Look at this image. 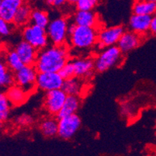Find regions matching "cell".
Here are the masks:
<instances>
[{"label":"cell","instance_id":"6da1fadb","mask_svg":"<svg viewBox=\"0 0 156 156\" xmlns=\"http://www.w3.org/2000/svg\"><path fill=\"white\" fill-rule=\"evenodd\" d=\"M70 58L71 51L68 44L48 45L39 51L34 66L38 72H58Z\"/></svg>","mask_w":156,"mask_h":156},{"label":"cell","instance_id":"7a4b0ae2","mask_svg":"<svg viewBox=\"0 0 156 156\" xmlns=\"http://www.w3.org/2000/svg\"><path fill=\"white\" fill-rule=\"evenodd\" d=\"M98 32L96 27L77 26L69 21L68 44L70 51L85 52L91 50L97 44Z\"/></svg>","mask_w":156,"mask_h":156},{"label":"cell","instance_id":"3957f363","mask_svg":"<svg viewBox=\"0 0 156 156\" xmlns=\"http://www.w3.org/2000/svg\"><path fill=\"white\" fill-rule=\"evenodd\" d=\"M124 53L117 45L103 48L95 58V70L104 72L113 67L121 65L124 61Z\"/></svg>","mask_w":156,"mask_h":156},{"label":"cell","instance_id":"277c9868","mask_svg":"<svg viewBox=\"0 0 156 156\" xmlns=\"http://www.w3.org/2000/svg\"><path fill=\"white\" fill-rule=\"evenodd\" d=\"M69 21L65 17H58L50 21L46 27L48 40L51 44L62 45L68 44Z\"/></svg>","mask_w":156,"mask_h":156},{"label":"cell","instance_id":"5b68a950","mask_svg":"<svg viewBox=\"0 0 156 156\" xmlns=\"http://www.w3.org/2000/svg\"><path fill=\"white\" fill-rule=\"evenodd\" d=\"M23 28V39L33 45L38 51L41 50L49 45L50 42L48 40L46 28L32 23L27 24Z\"/></svg>","mask_w":156,"mask_h":156},{"label":"cell","instance_id":"8992f818","mask_svg":"<svg viewBox=\"0 0 156 156\" xmlns=\"http://www.w3.org/2000/svg\"><path fill=\"white\" fill-rule=\"evenodd\" d=\"M38 72L34 65H24L14 73L15 84L20 86L29 95L34 93L37 89V78Z\"/></svg>","mask_w":156,"mask_h":156},{"label":"cell","instance_id":"52a82bcc","mask_svg":"<svg viewBox=\"0 0 156 156\" xmlns=\"http://www.w3.org/2000/svg\"><path fill=\"white\" fill-rule=\"evenodd\" d=\"M67 96L68 95L62 89L47 92L44 100V108L49 115L57 117Z\"/></svg>","mask_w":156,"mask_h":156},{"label":"cell","instance_id":"ba28073f","mask_svg":"<svg viewBox=\"0 0 156 156\" xmlns=\"http://www.w3.org/2000/svg\"><path fill=\"white\" fill-rule=\"evenodd\" d=\"M81 124L80 117L76 113L59 118L58 136L63 140H70L79 130Z\"/></svg>","mask_w":156,"mask_h":156},{"label":"cell","instance_id":"9c48e42d","mask_svg":"<svg viewBox=\"0 0 156 156\" xmlns=\"http://www.w3.org/2000/svg\"><path fill=\"white\" fill-rule=\"evenodd\" d=\"M126 30L123 26H113L104 28L98 32V41L96 46L100 49L117 45L119 40Z\"/></svg>","mask_w":156,"mask_h":156},{"label":"cell","instance_id":"30bf717a","mask_svg":"<svg viewBox=\"0 0 156 156\" xmlns=\"http://www.w3.org/2000/svg\"><path fill=\"white\" fill-rule=\"evenodd\" d=\"M65 79L59 72H38L37 78V87L41 91L49 92L55 89H62Z\"/></svg>","mask_w":156,"mask_h":156},{"label":"cell","instance_id":"8fae6325","mask_svg":"<svg viewBox=\"0 0 156 156\" xmlns=\"http://www.w3.org/2000/svg\"><path fill=\"white\" fill-rule=\"evenodd\" d=\"M72 61L74 65L75 76L82 79L91 77L95 70V59L91 57H81Z\"/></svg>","mask_w":156,"mask_h":156},{"label":"cell","instance_id":"7c38bea8","mask_svg":"<svg viewBox=\"0 0 156 156\" xmlns=\"http://www.w3.org/2000/svg\"><path fill=\"white\" fill-rule=\"evenodd\" d=\"M142 41L143 35L128 30L124 33L117 45L123 53L127 54L138 48L142 43Z\"/></svg>","mask_w":156,"mask_h":156},{"label":"cell","instance_id":"4fadbf2b","mask_svg":"<svg viewBox=\"0 0 156 156\" xmlns=\"http://www.w3.org/2000/svg\"><path fill=\"white\" fill-rule=\"evenodd\" d=\"M15 51L25 65H34L37 58L39 51L34 47L27 42L26 41H21L16 44Z\"/></svg>","mask_w":156,"mask_h":156},{"label":"cell","instance_id":"5bb4252c","mask_svg":"<svg viewBox=\"0 0 156 156\" xmlns=\"http://www.w3.org/2000/svg\"><path fill=\"white\" fill-rule=\"evenodd\" d=\"M151 20V16L133 14L129 19V30L144 36L149 32Z\"/></svg>","mask_w":156,"mask_h":156},{"label":"cell","instance_id":"9a60e30c","mask_svg":"<svg viewBox=\"0 0 156 156\" xmlns=\"http://www.w3.org/2000/svg\"><path fill=\"white\" fill-rule=\"evenodd\" d=\"M25 3L24 0H2L0 6V17L12 23L20 7Z\"/></svg>","mask_w":156,"mask_h":156},{"label":"cell","instance_id":"2e32d148","mask_svg":"<svg viewBox=\"0 0 156 156\" xmlns=\"http://www.w3.org/2000/svg\"><path fill=\"white\" fill-rule=\"evenodd\" d=\"M72 22L77 26L96 27L98 23L97 15L93 10L77 9L72 16Z\"/></svg>","mask_w":156,"mask_h":156},{"label":"cell","instance_id":"e0dca14e","mask_svg":"<svg viewBox=\"0 0 156 156\" xmlns=\"http://www.w3.org/2000/svg\"><path fill=\"white\" fill-rule=\"evenodd\" d=\"M5 90V94L12 106H21L24 103H26L30 96V95L25 92V90L16 84L9 86Z\"/></svg>","mask_w":156,"mask_h":156},{"label":"cell","instance_id":"ac0fdd59","mask_svg":"<svg viewBox=\"0 0 156 156\" xmlns=\"http://www.w3.org/2000/svg\"><path fill=\"white\" fill-rule=\"evenodd\" d=\"M15 84L14 72L9 69L5 62V54L0 55V89H6Z\"/></svg>","mask_w":156,"mask_h":156},{"label":"cell","instance_id":"d6986e66","mask_svg":"<svg viewBox=\"0 0 156 156\" xmlns=\"http://www.w3.org/2000/svg\"><path fill=\"white\" fill-rule=\"evenodd\" d=\"M81 103L82 101H81V98L79 96L69 95L66 98L60 112L57 115L58 119L76 113V112L79 110V107H80Z\"/></svg>","mask_w":156,"mask_h":156},{"label":"cell","instance_id":"ffe728a7","mask_svg":"<svg viewBox=\"0 0 156 156\" xmlns=\"http://www.w3.org/2000/svg\"><path fill=\"white\" fill-rule=\"evenodd\" d=\"M39 129L45 137H54L58 134V119L54 116L43 119L40 123Z\"/></svg>","mask_w":156,"mask_h":156},{"label":"cell","instance_id":"44dd1931","mask_svg":"<svg viewBox=\"0 0 156 156\" xmlns=\"http://www.w3.org/2000/svg\"><path fill=\"white\" fill-rule=\"evenodd\" d=\"M133 14L151 16L156 13V2L149 0H135L132 5Z\"/></svg>","mask_w":156,"mask_h":156},{"label":"cell","instance_id":"7402d4cb","mask_svg":"<svg viewBox=\"0 0 156 156\" xmlns=\"http://www.w3.org/2000/svg\"><path fill=\"white\" fill-rule=\"evenodd\" d=\"M33 9H31L30 5L27 3H23L18 11L16 13L15 17H14L13 24L16 27H23L26 25L30 23V16L31 12Z\"/></svg>","mask_w":156,"mask_h":156},{"label":"cell","instance_id":"603a6c76","mask_svg":"<svg viewBox=\"0 0 156 156\" xmlns=\"http://www.w3.org/2000/svg\"><path fill=\"white\" fill-rule=\"evenodd\" d=\"M62 89L68 96L69 95L79 96L83 90V83L82 79L74 76V77L65 79Z\"/></svg>","mask_w":156,"mask_h":156},{"label":"cell","instance_id":"cb8c5ba5","mask_svg":"<svg viewBox=\"0 0 156 156\" xmlns=\"http://www.w3.org/2000/svg\"><path fill=\"white\" fill-rule=\"evenodd\" d=\"M5 62L9 69L14 73L22 69L25 65L15 49L9 51L5 53Z\"/></svg>","mask_w":156,"mask_h":156},{"label":"cell","instance_id":"d4e9b609","mask_svg":"<svg viewBox=\"0 0 156 156\" xmlns=\"http://www.w3.org/2000/svg\"><path fill=\"white\" fill-rule=\"evenodd\" d=\"M49 16L46 11L41 9H33L30 16V23L46 28L50 23Z\"/></svg>","mask_w":156,"mask_h":156},{"label":"cell","instance_id":"484cf974","mask_svg":"<svg viewBox=\"0 0 156 156\" xmlns=\"http://www.w3.org/2000/svg\"><path fill=\"white\" fill-rule=\"evenodd\" d=\"M12 104L9 102L5 93L0 91V120L6 121L9 117Z\"/></svg>","mask_w":156,"mask_h":156},{"label":"cell","instance_id":"4316f807","mask_svg":"<svg viewBox=\"0 0 156 156\" xmlns=\"http://www.w3.org/2000/svg\"><path fill=\"white\" fill-rule=\"evenodd\" d=\"M16 27L13 23L8 22L4 19L0 17V36L7 37L12 34Z\"/></svg>","mask_w":156,"mask_h":156},{"label":"cell","instance_id":"83f0119b","mask_svg":"<svg viewBox=\"0 0 156 156\" xmlns=\"http://www.w3.org/2000/svg\"><path fill=\"white\" fill-rule=\"evenodd\" d=\"M58 72L64 79H69V78L74 77L75 76V70H74V65L73 63H72V61L69 60L60 69Z\"/></svg>","mask_w":156,"mask_h":156},{"label":"cell","instance_id":"f1b7e54d","mask_svg":"<svg viewBox=\"0 0 156 156\" xmlns=\"http://www.w3.org/2000/svg\"><path fill=\"white\" fill-rule=\"evenodd\" d=\"M98 2L99 0H79L76 6V9L81 10H93Z\"/></svg>","mask_w":156,"mask_h":156},{"label":"cell","instance_id":"f546056e","mask_svg":"<svg viewBox=\"0 0 156 156\" xmlns=\"http://www.w3.org/2000/svg\"><path fill=\"white\" fill-rule=\"evenodd\" d=\"M17 124L20 126H30L33 124V118L29 115H22L16 120Z\"/></svg>","mask_w":156,"mask_h":156},{"label":"cell","instance_id":"4dcf8cb0","mask_svg":"<svg viewBox=\"0 0 156 156\" xmlns=\"http://www.w3.org/2000/svg\"><path fill=\"white\" fill-rule=\"evenodd\" d=\"M66 2L67 0H45L47 5L52 7H56V8L63 6L66 3Z\"/></svg>","mask_w":156,"mask_h":156},{"label":"cell","instance_id":"1f68e13d","mask_svg":"<svg viewBox=\"0 0 156 156\" xmlns=\"http://www.w3.org/2000/svg\"><path fill=\"white\" fill-rule=\"evenodd\" d=\"M149 32L153 36H156V13L151 16Z\"/></svg>","mask_w":156,"mask_h":156},{"label":"cell","instance_id":"d6a6232c","mask_svg":"<svg viewBox=\"0 0 156 156\" xmlns=\"http://www.w3.org/2000/svg\"><path fill=\"white\" fill-rule=\"evenodd\" d=\"M78 1H79V0H67V2H69V3L71 4V5H76Z\"/></svg>","mask_w":156,"mask_h":156},{"label":"cell","instance_id":"836d02e7","mask_svg":"<svg viewBox=\"0 0 156 156\" xmlns=\"http://www.w3.org/2000/svg\"><path fill=\"white\" fill-rule=\"evenodd\" d=\"M3 123H4V122H2V121H1V120H0V130H2V127H3Z\"/></svg>","mask_w":156,"mask_h":156},{"label":"cell","instance_id":"e575fe53","mask_svg":"<svg viewBox=\"0 0 156 156\" xmlns=\"http://www.w3.org/2000/svg\"><path fill=\"white\" fill-rule=\"evenodd\" d=\"M149 1H151V2H156V0H149Z\"/></svg>","mask_w":156,"mask_h":156},{"label":"cell","instance_id":"d590c367","mask_svg":"<svg viewBox=\"0 0 156 156\" xmlns=\"http://www.w3.org/2000/svg\"><path fill=\"white\" fill-rule=\"evenodd\" d=\"M1 3H2V0H0V6H1Z\"/></svg>","mask_w":156,"mask_h":156}]
</instances>
